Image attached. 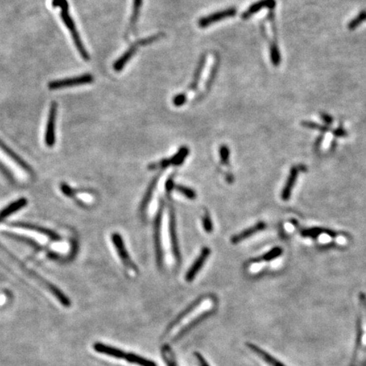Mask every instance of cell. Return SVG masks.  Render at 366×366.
<instances>
[{"label":"cell","instance_id":"cell-5","mask_svg":"<svg viewBox=\"0 0 366 366\" xmlns=\"http://www.w3.org/2000/svg\"><path fill=\"white\" fill-rule=\"evenodd\" d=\"M57 111L58 104L53 101L51 103L50 109L48 113L47 127L45 131V143L47 147H53L55 143V127H56Z\"/></svg>","mask_w":366,"mask_h":366},{"label":"cell","instance_id":"cell-39","mask_svg":"<svg viewBox=\"0 0 366 366\" xmlns=\"http://www.w3.org/2000/svg\"><path fill=\"white\" fill-rule=\"evenodd\" d=\"M334 135L336 137H345L346 135H347V133H346L345 131L343 130V128L342 127H340V128H337V130H335L333 132Z\"/></svg>","mask_w":366,"mask_h":366},{"label":"cell","instance_id":"cell-40","mask_svg":"<svg viewBox=\"0 0 366 366\" xmlns=\"http://www.w3.org/2000/svg\"><path fill=\"white\" fill-rule=\"evenodd\" d=\"M360 300H361V304H362V307L364 308V310H366V295L363 292H361L360 294Z\"/></svg>","mask_w":366,"mask_h":366},{"label":"cell","instance_id":"cell-12","mask_svg":"<svg viewBox=\"0 0 366 366\" xmlns=\"http://www.w3.org/2000/svg\"><path fill=\"white\" fill-rule=\"evenodd\" d=\"M11 226L13 227H17V228H26V229H30V230H35L40 233L45 234L46 236H48L49 238L53 240V241H59L60 240L58 234L53 232L52 230L46 229V228H41V227H38L35 225L33 224H27V223H20V222H15V223H12Z\"/></svg>","mask_w":366,"mask_h":366},{"label":"cell","instance_id":"cell-33","mask_svg":"<svg viewBox=\"0 0 366 366\" xmlns=\"http://www.w3.org/2000/svg\"><path fill=\"white\" fill-rule=\"evenodd\" d=\"M203 226H204V230L207 232H211L212 231L213 226L211 218L208 213H205V215L203 216Z\"/></svg>","mask_w":366,"mask_h":366},{"label":"cell","instance_id":"cell-32","mask_svg":"<svg viewBox=\"0 0 366 366\" xmlns=\"http://www.w3.org/2000/svg\"><path fill=\"white\" fill-rule=\"evenodd\" d=\"M220 155H221V160L225 166H228L229 164V156H230V151L228 146L222 145L220 148Z\"/></svg>","mask_w":366,"mask_h":366},{"label":"cell","instance_id":"cell-36","mask_svg":"<svg viewBox=\"0 0 366 366\" xmlns=\"http://www.w3.org/2000/svg\"><path fill=\"white\" fill-rule=\"evenodd\" d=\"M61 190H62L63 193L66 195V196L71 197V196L73 195V191L71 190V187L67 186V185H65V184H62V185H61Z\"/></svg>","mask_w":366,"mask_h":366},{"label":"cell","instance_id":"cell-8","mask_svg":"<svg viewBox=\"0 0 366 366\" xmlns=\"http://www.w3.org/2000/svg\"><path fill=\"white\" fill-rule=\"evenodd\" d=\"M210 254V250L208 248H203V250L199 254L198 259L195 260L194 263L192 264V267L188 270V272L186 274V281H192L194 279L196 274H198V272L200 271L202 266L206 261L207 258L209 257Z\"/></svg>","mask_w":366,"mask_h":366},{"label":"cell","instance_id":"cell-15","mask_svg":"<svg viewBox=\"0 0 366 366\" xmlns=\"http://www.w3.org/2000/svg\"><path fill=\"white\" fill-rule=\"evenodd\" d=\"M248 348L252 349L253 351L257 354L260 357L262 358L264 361H266V363L269 364L271 366H284L283 364L280 363V361H278L277 360H275L273 356L270 355L267 352L264 351L263 349H260L258 346L254 345V344H250L248 343Z\"/></svg>","mask_w":366,"mask_h":366},{"label":"cell","instance_id":"cell-29","mask_svg":"<svg viewBox=\"0 0 366 366\" xmlns=\"http://www.w3.org/2000/svg\"><path fill=\"white\" fill-rule=\"evenodd\" d=\"M302 125L304 127H308L310 129H315V130H318L321 133H328V132H331L330 127H326V126H321V125L316 124L315 122H311V121H304Z\"/></svg>","mask_w":366,"mask_h":366},{"label":"cell","instance_id":"cell-21","mask_svg":"<svg viewBox=\"0 0 366 366\" xmlns=\"http://www.w3.org/2000/svg\"><path fill=\"white\" fill-rule=\"evenodd\" d=\"M205 61H206V55L203 54L200 57L199 61H198V66H197V69L195 71L194 77H193V79H192V83L189 86V89H191V90H195L197 86H198V81L200 79L201 73H202L203 69H204Z\"/></svg>","mask_w":366,"mask_h":366},{"label":"cell","instance_id":"cell-4","mask_svg":"<svg viewBox=\"0 0 366 366\" xmlns=\"http://www.w3.org/2000/svg\"><path fill=\"white\" fill-rule=\"evenodd\" d=\"M112 242L115 245V248L117 249L119 256L121 258V261L124 264L126 269L129 272L131 276H136L137 274V268L134 265L132 260H131L130 255L127 253L126 247H125L123 239L118 233H114L112 235Z\"/></svg>","mask_w":366,"mask_h":366},{"label":"cell","instance_id":"cell-35","mask_svg":"<svg viewBox=\"0 0 366 366\" xmlns=\"http://www.w3.org/2000/svg\"><path fill=\"white\" fill-rule=\"evenodd\" d=\"M218 64L216 63V65L214 66V68H213L212 71H211V75H210V79L208 80V85H207V89H209V88H210V85H211V83H212L213 80L215 79V77H216V73H217V70H218Z\"/></svg>","mask_w":366,"mask_h":366},{"label":"cell","instance_id":"cell-3","mask_svg":"<svg viewBox=\"0 0 366 366\" xmlns=\"http://www.w3.org/2000/svg\"><path fill=\"white\" fill-rule=\"evenodd\" d=\"M94 78L91 74H84L79 77H70L60 80L52 81L48 83V89L50 90H59V89L70 88V87L80 86L85 84L93 83Z\"/></svg>","mask_w":366,"mask_h":366},{"label":"cell","instance_id":"cell-30","mask_svg":"<svg viewBox=\"0 0 366 366\" xmlns=\"http://www.w3.org/2000/svg\"><path fill=\"white\" fill-rule=\"evenodd\" d=\"M176 189H177V191L181 192L182 194L184 195L186 198H189V199L193 200L196 198V192L192 189L186 187V186H182V185L176 186Z\"/></svg>","mask_w":366,"mask_h":366},{"label":"cell","instance_id":"cell-25","mask_svg":"<svg viewBox=\"0 0 366 366\" xmlns=\"http://www.w3.org/2000/svg\"><path fill=\"white\" fill-rule=\"evenodd\" d=\"M271 59L273 65L277 66L280 63V54L279 47L276 43H273L271 45Z\"/></svg>","mask_w":366,"mask_h":366},{"label":"cell","instance_id":"cell-17","mask_svg":"<svg viewBox=\"0 0 366 366\" xmlns=\"http://www.w3.org/2000/svg\"><path fill=\"white\" fill-rule=\"evenodd\" d=\"M170 230H171V237H172V249L174 252L175 256L179 259V248H178V237H177V226H176V218L173 210H171V222H170Z\"/></svg>","mask_w":366,"mask_h":366},{"label":"cell","instance_id":"cell-23","mask_svg":"<svg viewBox=\"0 0 366 366\" xmlns=\"http://www.w3.org/2000/svg\"><path fill=\"white\" fill-rule=\"evenodd\" d=\"M48 287H49V289H50L51 292L53 293V295L55 296L56 297L57 299L59 300L61 304L65 306V307H70L71 306V301H70V299H69L60 290L58 289L57 287H55L54 286H52V285H49L48 286Z\"/></svg>","mask_w":366,"mask_h":366},{"label":"cell","instance_id":"cell-41","mask_svg":"<svg viewBox=\"0 0 366 366\" xmlns=\"http://www.w3.org/2000/svg\"><path fill=\"white\" fill-rule=\"evenodd\" d=\"M364 366H366V363L364 365Z\"/></svg>","mask_w":366,"mask_h":366},{"label":"cell","instance_id":"cell-19","mask_svg":"<svg viewBox=\"0 0 366 366\" xmlns=\"http://www.w3.org/2000/svg\"><path fill=\"white\" fill-rule=\"evenodd\" d=\"M357 331H356V341H355V349L354 352V357L352 360V363H355L357 358L358 351L361 348V342H362V336H363V325H362V319L361 316H359L357 320Z\"/></svg>","mask_w":366,"mask_h":366},{"label":"cell","instance_id":"cell-38","mask_svg":"<svg viewBox=\"0 0 366 366\" xmlns=\"http://www.w3.org/2000/svg\"><path fill=\"white\" fill-rule=\"evenodd\" d=\"M194 355L197 357V359H198V362H199L200 366H210L208 365V363H207L206 361L204 360V358L199 353H195Z\"/></svg>","mask_w":366,"mask_h":366},{"label":"cell","instance_id":"cell-37","mask_svg":"<svg viewBox=\"0 0 366 366\" xmlns=\"http://www.w3.org/2000/svg\"><path fill=\"white\" fill-rule=\"evenodd\" d=\"M321 118L322 120H323V121H324L325 124L327 125V126H330V125L332 124L333 118H332L331 116H330V115H326V114H322Z\"/></svg>","mask_w":366,"mask_h":366},{"label":"cell","instance_id":"cell-31","mask_svg":"<svg viewBox=\"0 0 366 366\" xmlns=\"http://www.w3.org/2000/svg\"><path fill=\"white\" fill-rule=\"evenodd\" d=\"M162 355L164 356L165 361H166L167 366H178L174 361V357L172 355L171 349H168V347H165L162 349Z\"/></svg>","mask_w":366,"mask_h":366},{"label":"cell","instance_id":"cell-24","mask_svg":"<svg viewBox=\"0 0 366 366\" xmlns=\"http://www.w3.org/2000/svg\"><path fill=\"white\" fill-rule=\"evenodd\" d=\"M142 4V0H134L133 1V16L131 19V27L134 28L138 19L139 10Z\"/></svg>","mask_w":366,"mask_h":366},{"label":"cell","instance_id":"cell-18","mask_svg":"<svg viewBox=\"0 0 366 366\" xmlns=\"http://www.w3.org/2000/svg\"><path fill=\"white\" fill-rule=\"evenodd\" d=\"M301 234L302 236H307V237H313V238H316V237L320 236V235H321V234H326L328 236H331L332 237L337 236V232H335L333 230L321 228H310V229H305V230H302Z\"/></svg>","mask_w":366,"mask_h":366},{"label":"cell","instance_id":"cell-27","mask_svg":"<svg viewBox=\"0 0 366 366\" xmlns=\"http://www.w3.org/2000/svg\"><path fill=\"white\" fill-rule=\"evenodd\" d=\"M281 254H282V249L279 248V247H276V248H274L273 249H272V250L268 252V253H266V254H264L263 256L260 258L259 260L271 261V260H274L275 258L279 257L280 255H281Z\"/></svg>","mask_w":366,"mask_h":366},{"label":"cell","instance_id":"cell-7","mask_svg":"<svg viewBox=\"0 0 366 366\" xmlns=\"http://www.w3.org/2000/svg\"><path fill=\"white\" fill-rule=\"evenodd\" d=\"M189 149L186 147H182L178 152V154H175L172 158L161 160L157 164H153L148 166V168H166L171 166H179L185 160L186 156L188 155Z\"/></svg>","mask_w":366,"mask_h":366},{"label":"cell","instance_id":"cell-11","mask_svg":"<svg viewBox=\"0 0 366 366\" xmlns=\"http://www.w3.org/2000/svg\"><path fill=\"white\" fill-rule=\"evenodd\" d=\"M93 349L95 351H97L99 354H103V355H109L111 357L116 358V359H122V358L126 357V352L121 349H116L111 346L105 345L103 343H96L93 344Z\"/></svg>","mask_w":366,"mask_h":366},{"label":"cell","instance_id":"cell-16","mask_svg":"<svg viewBox=\"0 0 366 366\" xmlns=\"http://www.w3.org/2000/svg\"><path fill=\"white\" fill-rule=\"evenodd\" d=\"M161 215H162V208L160 209V211L157 215L156 220H155V246H156L157 260L159 264L161 263L162 260V251H161V246H160V223H161Z\"/></svg>","mask_w":366,"mask_h":366},{"label":"cell","instance_id":"cell-14","mask_svg":"<svg viewBox=\"0 0 366 366\" xmlns=\"http://www.w3.org/2000/svg\"><path fill=\"white\" fill-rule=\"evenodd\" d=\"M27 204V200L26 198H20L18 200L13 202L8 206L4 208L1 212H0V222L3 219L6 218L7 216H10L13 213L16 212L20 209H22L23 207L26 206Z\"/></svg>","mask_w":366,"mask_h":366},{"label":"cell","instance_id":"cell-2","mask_svg":"<svg viewBox=\"0 0 366 366\" xmlns=\"http://www.w3.org/2000/svg\"><path fill=\"white\" fill-rule=\"evenodd\" d=\"M162 34H158V35H154L148 39H143V40H140L137 43H135L134 45H132L122 56L120 57L116 62L114 64V70L115 71H121L124 68L125 65H127V63L133 58V55L135 54L137 48L139 46H142V45H148L151 43H154L158 39H160V38H162Z\"/></svg>","mask_w":366,"mask_h":366},{"label":"cell","instance_id":"cell-10","mask_svg":"<svg viewBox=\"0 0 366 366\" xmlns=\"http://www.w3.org/2000/svg\"><path fill=\"white\" fill-rule=\"evenodd\" d=\"M275 4H276L275 0H260L259 2H256L254 4H252L245 12H243L242 18L244 20L248 19V18L251 17L252 15H254L255 13H257L258 11H260V10L265 9V8L273 9L275 7Z\"/></svg>","mask_w":366,"mask_h":366},{"label":"cell","instance_id":"cell-6","mask_svg":"<svg viewBox=\"0 0 366 366\" xmlns=\"http://www.w3.org/2000/svg\"><path fill=\"white\" fill-rule=\"evenodd\" d=\"M236 14V9L235 7L228 8V9L221 10V11L216 12L212 15H208L205 17L201 18L198 21V26L201 28H206L212 24L222 21L223 19L228 17H233Z\"/></svg>","mask_w":366,"mask_h":366},{"label":"cell","instance_id":"cell-22","mask_svg":"<svg viewBox=\"0 0 366 366\" xmlns=\"http://www.w3.org/2000/svg\"><path fill=\"white\" fill-rule=\"evenodd\" d=\"M210 314H211V310H208L206 312H204V313L199 315L196 319L193 320L190 324H188V325H186V327L184 328V329H183V330L180 331V333H179V335L178 336V338H180L181 337H183L184 334L186 333V332H187L189 330H191L192 327H194L195 325H198L199 322H201L203 320L205 319L207 316H210Z\"/></svg>","mask_w":366,"mask_h":366},{"label":"cell","instance_id":"cell-20","mask_svg":"<svg viewBox=\"0 0 366 366\" xmlns=\"http://www.w3.org/2000/svg\"><path fill=\"white\" fill-rule=\"evenodd\" d=\"M126 361L130 362V363L137 364L140 366H157L156 364L154 361H149L145 358L141 357L139 355H134V354H127L126 355Z\"/></svg>","mask_w":366,"mask_h":366},{"label":"cell","instance_id":"cell-34","mask_svg":"<svg viewBox=\"0 0 366 366\" xmlns=\"http://www.w3.org/2000/svg\"><path fill=\"white\" fill-rule=\"evenodd\" d=\"M186 93H180V94L175 96L173 98V104L175 106L180 107L186 103Z\"/></svg>","mask_w":366,"mask_h":366},{"label":"cell","instance_id":"cell-9","mask_svg":"<svg viewBox=\"0 0 366 366\" xmlns=\"http://www.w3.org/2000/svg\"><path fill=\"white\" fill-rule=\"evenodd\" d=\"M300 166H293L290 171L289 176L286 180V185L284 186L282 192H281V198L282 200L286 201L289 199L292 193V189L295 186L296 181L298 178V173L301 171Z\"/></svg>","mask_w":366,"mask_h":366},{"label":"cell","instance_id":"cell-26","mask_svg":"<svg viewBox=\"0 0 366 366\" xmlns=\"http://www.w3.org/2000/svg\"><path fill=\"white\" fill-rule=\"evenodd\" d=\"M157 182H158V178H155V179L152 182L150 186H149V188H148V192H147V193L145 194V198L144 199H143V201H142V208H141L142 211H145V209H146L147 206H148V202L150 201L151 198H152V194H153V192H154V187H155V186L157 185Z\"/></svg>","mask_w":366,"mask_h":366},{"label":"cell","instance_id":"cell-13","mask_svg":"<svg viewBox=\"0 0 366 366\" xmlns=\"http://www.w3.org/2000/svg\"><path fill=\"white\" fill-rule=\"evenodd\" d=\"M266 228V223H264V222L257 223V224L254 226V227L248 228L247 230L242 231L241 233L237 234L236 236H234L233 237L231 238V242H232V243H237V242H242V241L247 239L248 237L252 236V235L257 233V232H259L260 230H264Z\"/></svg>","mask_w":366,"mask_h":366},{"label":"cell","instance_id":"cell-28","mask_svg":"<svg viewBox=\"0 0 366 366\" xmlns=\"http://www.w3.org/2000/svg\"><path fill=\"white\" fill-rule=\"evenodd\" d=\"M366 21V10L361 12V14L357 15L353 21L349 24V29L355 30L360 25L363 23L364 21Z\"/></svg>","mask_w":366,"mask_h":366},{"label":"cell","instance_id":"cell-1","mask_svg":"<svg viewBox=\"0 0 366 366\" xmlns=\"http://www.w3.org/2000/svg\"><path fill=\"white\" fill-rule=\"evenodd\" d=\"M52 5H53V8L54 7L55 8L56 7L60 8V9H61L60 16L62 18L63 22L65 23V27H67V29L71 33V37H72V39L74 41L77 50L80 53L81 56L83 57V59L85 60H89L90 59L89 53L86 50L85 46L83 45L82 39H81L79 33H78L77 27H76V24H75L71 15H70L69 3L67 0H52Z\"/></svg>","mask_w":366,"mask_h":366}]
</instances>
